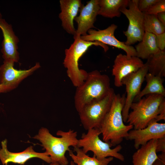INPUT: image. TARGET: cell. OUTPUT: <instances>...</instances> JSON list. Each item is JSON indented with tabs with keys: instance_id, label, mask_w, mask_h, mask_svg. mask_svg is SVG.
<instances>
[{
	"instance_id": "cell-29",
	"label": "cell",
	"mask_w": 165,
	"mask_h": 165,
	"mask_svg": "<svg viewBox=\"0 0 165 165\" xmlns=\"http://www.w3.org/2000/svg\"><path fill=\"white\" fill-rule=\"evenodd\" d=\"M156 151V152L165 153V137L157 139Z\"/></svg>"
},
{
	"instance_id": "cell-7",
	"label": "cell",
	"mask_w": 165,
	"mask_h": 165,
	"mask_svg": "<svg viewBox=\"0 0 165 165\" xmlns=\"http://www.w3.org/2000/svg\"><path fill=\"white\" fill-rule=\"evenodd\" d=\"M115 94L112 88L106 97L86 105L78 112L81 122L86 130L99 128L111 108Z\"/></svg>"
},
{
	"instance_id": "cell-2",
	"label": "cell",
	"mask_w": 165,
	"mask_h": 165,
	"mask_svg": "<svg viewBox=\"0 0 165 165\" xmlns=\"http://www.w3.org/2000/svg\"><path fill=\"white\" fill-rule=\"evenodd\" d=\"M60 137L53 136L46 128L42 127L38 134L33 138L41 143L43 150L50 158L51 162L57 163L60 165H68V161L65 156L69 147L77 146L78 139L77 132L70 129L68 131L58 130L56 133Z\"/></svg>"
},
{
	"instance_id": "cell-8",
	"label": "cell",
	"mask_w": 165,
	"mask_h": 165,
	"mask_svg": "<svg viewBox=\"0 0 165 165\" xmlns=\"http://www.w3.org/2000/svg\"><path fill=\"white\" fill-rule=\"evenodd\" d=\"M138 0H130L128 8H122L120 12L129 21L127 30L123 31L127 40L124 42L128 46H132L140 42L145 33L143 22L144 13L141 12L138 7Z\"/></svg>"
},
{
	"instance_id": "cell-9",
	"label": "cell",
	"mask_w": 165,
	"mask_h": 165,
	"mask_svg": "<svg viewBox=\"0 0 165 165\" xmlns=\"http://www.w3.org/2000/svg\"><path fill=\"white\" fill-rule=\"evenodd\" d=\"M148 73V66L145 63L137 71L128 75L122 80V85L125 86L127 94L122 111L123 120L125 123L126 122L131 105L140 92L142 83Z\"/></svg>"
},
{
	"instance_id": "cell-15",
	"label": "cell",
	"mask_w": 165,
	"mask_h": 165,
	"mask_svg": "<svg viewBox=\"0 0 165 165\" xmlns=\"http://www.w3.org/2000/svg\"><path fill=\"white\" fill-rule=\"evenodd\" d=\"M99 9L98 0H91L87 2L86 5H83L79 11V15L74 19L77 23V28L74 38L86 35L88 30L95 28L94 24Z\"/></svg>"
},
{
	"instance_id": "cell-21",
	"label": "cell",
	"mask_w": 165,
	"mask_h": 165,
	"mask_svg": "<svg viewBox=\"0 0 165 165\" xmlns=\"http://www.w3.org/2000/svg\"><path fill=\"white\" fill-rule=\"evenodd\" d=\"M145 79L146 82V85L136 96L134 101L135 100L137 101L144 96L150 94H158L165 97V89L163 85V78L148 73L145 75Z\"/></svg>"
},
{
	"instance_id": "cell-6",
	"label": "cell",
	"mask_w": 165,
	"mask_h": 165,
	"mask_svg": "<svg viewBox=\"0 0 165 165\" xmlns=\"http://www.w3.org/2000/svg\"><path fill=\"white\" fill-rule=\"evenodd\" d=\"M101 134L99 128L88 130L87 133L82 134L81 138L78 139L77 147L82 148L85 153L89 151L92 152L94 156L99 160L112 157L124 161V156L119 153L122 149V146L119 145L112 148V145L110 142L102 141L100 138L99 136Z\"/></svg>"
},
{
	"instance_id": "cell-4",
	"label": "cell",
	"mask_w": 165,
	"mask_h": 165,
	"mask_svg": "<svg viewBox=\"0 0 165 165\" xmlns=\"http://www.w3.org/2000/svg\"><path fill=\"white\" fill-rule=\"evenodd\" d=\"M73 43L68 49L65 50V57L63 64L66 69L67 75L73 85L76 87L84 81L88 72L79 69V61L80 58L91 46H100L105 52L108 50L107 45L99 41H87L81 39L80 37L74 38Z\"/></svg>"
},
{
	"instance_id": "cell-24",
	"label": "cell",
	"mask_w": 165,
	"mask_h": 165,
	"mask_svg": "<svg viewBox=\"0 0 165 165\" xmlns=\"http://www.w3.org/2000/svg\"><path fill=\"white\" fill-rule=\"evenodd\" d=\"M143 26L145 31L156 35L165 32V26L160 22L156 15L144 13Z\"/></svg>"
},
{
	"instance_id": "cell-10",
	"label": "cell",
	"mask_w": 165,
	"mask_h": 165,
	"mask_svg": "<svg viewBox=\"0 0 165 165\" xmlns=\"http://www.w3.org/2000/svg\"><path fill=\"white\" fill-rule=\"evenodd\" d=\"M117 27V25L113 24L103 30L97 31L90 29L88 31V34L80 36V38L87 41H99L106 45L123 50L128 56H136L134 47L132 46L126 45L124 42L120 41L115 37L114 32Z\"/></svg>"
},
{
	"instance_id": "cell-3",
	"label": "cell",
	"mask_w": 165,
	"mask_h": 165,
	"mask_svg": "<svg viewBox=\"0 0 165 165\" xmlns=\"http://www.w3.org/2000/svg\"><path fill=\"white\" fill-rule=\"evenodd\" d=\"M110 79L107 75L97 70L88 72L86 78L76 87L74 100L75 108L78 112L86 104L102 99L111 91Z\"/></svg>"
},
{
	"instance_id": "cell-33",
	"label": "cell",
	"mask_w": 165,
	"mask_h": 165,
	"mask_svg": "<svg viewBox=\"0 0 165 165\" xmlns=\"http://www.w3.org/2000/svg\"><path fill=\"white\" fill-rule=\"evenodd\" d=\"M49 165H60L59 164L57 163L51 162L50 163ZM70 165H75V163H74V162L72 161H71L70 162Z\"/></svg>"
},
{
	"instance_id": "cell-25",
	"label": "cell",
	"mask_w": 165,
	"mask_h": 165,
	"mask_svg": "<svg viewBox=\"0 0 165 165\" xmlns=\"http://www.w3.org/2000/svg\"><path fill=\"white\" fill-rule=\"evenodd\" d=\"M164 12H165V0H159L145 13L156 15L159 13Z\"/></svg>"
},
{
	"instance_id": "cell-28",
	"label": "cell",
	"mask_w": 165,
	"mask_h": 165,
	"mask_svg": "<svg viewBox=\"0 0 165 165\" xmlns=\"http://www.w3.org/2000/svg\"><path fill=\"white\" fill-rule=\"evenodd\" d=\"M156 36V42L157 47L161 51H165V32Z\"/></svg>"
},
{
	"instance_id": "cell-34",
	"label": "cell",
	"mask_w": 165,
	"mask_h": 165,
	"mask_svg": "<svg viewBox=\"0 0 165 165\" xmlns=\"http://www.w3.org/2000/svg\"><path fill=\"white\" fill-rule=\"evenodd\" d=\"M2 15L1 12H0V21L2 20Z\"/></svg>"
},
{
	"instance_id": "cell-1",
	"label": "cell",
	"mask_w": 165,
	"mask_h": 165,
	"mask_svg": "<svg viewBox=\"0 0 165 165\" xmlns=\"http://www.w3.org/2000/svg\"><path fill=\"white\" fill-rule=\"evenodd\" d=\"M125 99V94H115L111 108L99 128L103 141L110 142L112 146L119 145L133 128V125L123 123L122 111Z\"/></svg>"
},
{
	"instance_id": "cell-13",
	"label": "cell",
	"mask_w": 165,
	"mask_h": 165,
	"mask_svg": "<svg viewBox=\"0 0 165 165\" xmlns=\"http://www.w3.org/2000/svg\"><path fill=\"white\" fill-rule=\"evenodd\" d=\"M165 137V123H160L152 120L145 128L130 130L126 139L133 140L134 147L137 149L149 141Z\"/></svg>"
},
{
	"instance_id": "cell-11",
	"label": "cell",
	"mask_w": 165,
	"mask_h": 165,
	"mask_svg": "<svg viewBox=\"0 0 165 165\" xmlns=\"http://www.w3.org/2000/svg\"><path fill=\"white\" fill-rule=\"evenodd\" d=\"M15 62L12 60H4L0 67V84L5 86L7 92L16 88L25 79L40 68L39 62L28 70H17L14 67Z\"/></svg>"
},
{
	"instance_id": "cell-5",
	"label": "cell",
	"mask_w": 165,
	"mask_h": 165,
	"mask_svg": "<svg viewBox=\"0 0 165 165\" xmlns=\"http://www.w3.org/2000/svg\"><path fill=\"white\" fill-rule=\"evenodd\" d=\"M164 97L160 94H150L134 102L126 123L133 125L134 129L145 127L158 115L159 105Z\"/></svg>"
},
{
	"instance_id": "cell-27",
	"label": "cell",
	"mask_w": 165,
	"mask_h": 165,
	"mask_svg": "<svg viewBox=\"0 0 165 165\" xmlns=\"http://www.w3.org/2000/svg\"><path fill=\"white\" fill-rule=\"evenodd\" d=\"M158 122L161 120H165V99H163L159 106L158 115L154 119Z\"/></svg>"
},
{
	"instance_id": "cell-22",
	"label": "cell",
	"mask_w": 165,
	"mask_h": 165,
	"mask_svg": "<svg viewBox=\"0 0 165 165\" xmlns=\"http://www.w3.org/2000/svg\"><path fill=\"white\" fill-rule=\"evenodd\" d=\"M74 150L75 154L71 150L68 153L75 165H108L113 160L114 158L112 157L101 160L97 159L94 156L90 157L77 146L74 147Z\"/></svg>"
},
{
	"instance_id": "cell-14",
	"label": "cell",
	"mask_w": 165,
	"mask_h": 165,
	"mask_svg": "<svg viewBox=\"0 0 165 165\" xmlns=\"http://www.w3.org/2000/svg\"><path fill=\"white\" fill-rule=\"evenodd\" d=\"M7 145L6 139L1 142L2 148L0 149V160L3 165H6L9 162L23 165L28 160L33 158H38L49 163L51 162L50 157L46 152H36L32 146L29 147L22 152L15 153L9 151Z\"/></svg>"
},
{
	"instance_id": "cell-12",
	"label": "cell",
	"mask_w": 165,
	"mask_h": 165,
	"mask_svg": "<svg viewBox=\"0 0 165 165\" xmlns=\"http://www.w3.org/2000/svg\"><path fill=\"white\" fill-rule=\"evenodd\" d=\"M144 64L141 59L136 56H128L121 53L117 55L114 61L112 70L115 86L117 87L122 86V79L128 75L137 71Z\"/></svg>"
},
{
	"instance_id": "cell-30",
	"label": "cell",
	"mask_w": 165,
	"mask_h": 165,
	"mask_svg": "<svg viewBox=\"0 0 165 165\" xmlns=\"http://www.w3.org/2000/svg\"><path fill=\"white\" fill-rule=\"evenodd\" d=\"M152 165H165V153L158 156L157 159Z\"/></svg>"
},
{
	"instance_id": "cell-23",
	"label": "cell",
	"mask_w": 165,
	"mask_h": 165,
	"mask_svg": "<svg viewBox=\"0 0 165 165\" xmlns=\"http://www.w3.org/2000/svg\"><path fill=\"white\" fill-rule=\"evenodd\" d=\"M148 73L161 78L165 77V52L160 50L151 55L145 63Z\"/></svg>"
},
{
	"instance_id": "cell-26",
	"label": "cell",
	"mask_w": 165,
	"mask_h": 165,
	"mask_svg": "<svg viewBox=\"0 0 165 165\" xmlns=\"http://www.w3.org/2000/svg\"><path fill=\"white\" fill-rule=\"evenodd\" d=\"M159 0H138V7L139 10L146 13L150 8Z\"/></svg>"
},
{
	"instance_id": "cell-18",
	"label": "cell",
	"mask_w": 165,
	"mask_h": 165,
	"mask_svg": "<svg viewBox=\"0 0 165 165\" xmlns=\"http://www.w3.org/2000/svg\"><path fill=\"white\" fill-rule=\"evenodd\" d=\"M157 141L152 140L137 149L132 156L133 165H152L158 158Z\"/></svg>"
},
{
	"instance_id": "cell-35",
	"label": "cell",
	"mask_w": 165,
	"mask_h": 165,
	"mask_svg": "<svg viewBox=\"0 0 165 165\" xmlns=\"http://www.w3.org/2000/svg\"></svg>"
},
{
	"instance_id": "cell-19",
	"label": "cell",
	"mask_w": 165,
	"mask_h": 165,
	"mask_svg": "<svg viewBox=\"0 0 165 165\" xmlns=\"http://www.w3.org/2000/svg\"><path fill=\"white\" fill-rule=\"evenodd\" d=\"M129 0H98L99 9L98 15L103 17L112 18L119 17L121 13L120 10L127 8Z\"/></svg>"
},
{
	"instance_id": "cell-16",
	"label": "cell",
	"mask_w": 165,
	"mask_h": 165,
	"mask_svg": "<svg viewBox=\"0 0 165 165\" xmlns=\"http://www.w3.org/2000/svg\"><path fill=\"white\" fill-rule=\"evenodd\" d=\"M0 29L2 31L3 39L1 51L4 60H12L18 62L19 54L17 50L19 39L11 24L3 19L0 21Z\"/></svg>"
},
{
	"instance_id": "cell-32",
	"label": "cell",
	"mask_w": 165,
	"mask_h": 165,
	"mask_svg": "<svg viewBox=\"0 0 165 165\" xmlns=\"http://www.w3.org/2000/svg\"><path fill=\"white\" fill-rule=\"evenodd\" d=\"M7 92L6 87L4 85L0 84V93Z\"/></svg>"
},
{
	"instance_id": "cell-31",
	"label": "cell",
	"mask_w": 165,
	"mask_h": 165,
	"mask_svg": "<svg viewBox=\"0 0 165 165\" xmlns=\"http://www.w3.org/2000/svg\"><path fill=\"white\" fill-rule=\"evenodd\" d=\"M156 15L160 22L165 26V12L159 13Z\"/></svg>"
},
{
	"instance_id": "cell-17",
	"label": "cell",
	"mask_w": 165,
	"mask_h": 165,
	"mask_svg": "<svg viewBox=\"0 0 165 165\" xmlns=\"http://www.w3.org/2000/svg\"><path fill=\"white\" fill-rule=\"evenodd\" d=\"M59 2L61 12L59 17L62 26L68 33L74 36L76 30L74 20L83 5L80 0H60Z\"/></svg>"
},
{
	"instance_id": "cell-20",
	"label": "cell",
	"mask_w": 165,
	"mask_h": 165,
	"mask_svg": "<svg viewBox=\"0 0 165 165\" xmlns=\"http://www.w3.org/2000/svg\"><path fill=\"white\" fill-rule=\"evenodd\" d=\"M134 48L136 57L143 59H147L151 55L160 51L156 44V35L146 31L141 40Z\"/></svg>"
}]
</instances>
